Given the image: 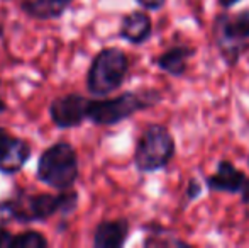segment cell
Here are the masks:
<instances>
[{
    "instance_id": "6da1fadb",
    "label": "cell",
    "mask_w": 249,
    "mask_h": 248,
    "mask_svg": "<svg viewBox=\"0 0 249 248\" xmlns=\"http://www.w3.org/2000/svg\"><path fill=\"white\" fill-rule=\"evenodd\" d=\"M161 100V94L154 89H144L138 92H124L115 99L89 100L87 119L99 126H114L127 117L134 116L138 111L149 109Z\"/></svg>"
},
{
    "instance_id": "7a4b0ae2",
    "label": "cell",
    "mask_w": 249,
    "mask_h": 248,
    "mask_svg": "<svg viewBox=\"0 0 249 248\" xmlns=\"http://www.w3.org/2000/svg\"><path fill=\"white\" fill-rule=\"evenodd\" d=\"M78 202L76 192H63L59 195L39 194L29 195L24 201H7L0 204V223L17 219L20 223H31L36 219H48L54 212H70Z\"/></svg>"
},
{
    "instance_id": "3957f363",
    "label": "cell",
    "mask_w": 249,
    "mask_h": 248,
    "mask_svg": "<svg viewBox=\"0 0 249 248\" xmlns=\"http://www.w3.org/2000/svg\"><path fill=\"white\" fill-rule=\"evenodd\" d=\"M177 145L166 126L149 124L136 146L134 163L139 172H156L173 160Z\"/></svg>"
},
{
    "instance_id": "277c9868",
    "label": "cell",
    "mask_w": 249,
    "mask_h": 248,
    "mask_svg": "<svg viewBox=\"0 0 249 248\" xmlns=\"http://www.w3.org/2000/svg\"><path fill=\"white\" fill-rule=\"evenodd\" d=\"M129 70V58L119 48H105L92 61L87 87L93 95H108L122 85Z\"/></svg>"
},
{
    "instance_id": "5b68a950",
    "label": "cell",
    "mask_w": 249,
    "mask_h": 248,
    "mask_svg": "<svg viewBox=\"0 0 249 248\" xmlns=\"http://www.w3.org/2000/svg\"><path fill=\"white\" fill-rule=\"evenodd\" d=\"M213 39L229 65H236L244 50L249 48V9L237 14H222L213 24Z\"/></svg>"
},
{
    "instance_id": "8992f818",
    "label": "cell",
    "mask_w": 249,
    "mask_h": 248,
    "mask_svg": "<svg viewBox=\"0 0 249 248\" xmlns=\"http://www.w3.org/2000/svg\"><path fill=\"white\" fill-rule=\"evenodd\" d=\"M37 177L54 189H70L78 177L75 150L68 143L53 145L37 163Z\"/></svg>"
},
{
    "instance_id": "52a82bcc",
    "label": "cell",
    "mask_w": 249,
    "mask_h": 248,
    "mask_svg": "<svg viewBox=\"0 0 249 248\" xmlns=\"http://www.w3.org/2000/svg\"><path fill=\"white\" fill-rule=\"evenodd\" d=\"M87 106L89 100L80 94H70V95L59 97L53 100L50 113L51 119L58 128H75L87 119Z\"/></svg>"
},
{
    "instance_id": "ba28073f",
    "label": "cell",
    "mask_w": 249,
    "mask_h": 248,
    "mask_svg": "<svg viewBox=\"0 0 249 248\" xmlns=\"http://www.w3.org/2000/svg\"><path fill=\"white\" fill-rule=\"evenodd\" d=\"M31 155V148L24 139L12 138L0 128V172H19Z\"/></svg>"
},
{
    "instance_id": "9c48e42d",
    "label": "cell",
    "mask_w": 249,
    "mask_h": 248,
    "mask_svg": "<svg viewBox=\"0 0 249 248\" xmlns=\"http://www.w3.org/2000/svg\"><path fill=\"white\" fill-rule=\"evenodd\" d=\"M244 180H246V173L243 170L236 169V165L232 162H229V160H220L217 163L215 173L207 177L205 184L212 192L239 194Z\"/></svg>"
},
{
    "instance_id": "30bf717a",
    "label": "cell",
    "mask_w": 249,
    "mask_h": 248,
    "mask_svg": "<svg viewBox=\"0 0 249 248\" xmlns=\"http://www.w3.org/2000/svg\"><path fill=\"white\" fill-rule=\"evenodd\" d=\"M153 33V22L151 17L142 10H134L122 19L121 24V38L131 44H142L151 38Z\"/></svg>"
},
{
    "instance_id": "8fae6325",
    "label": "cell",
    "mask_w": 249,
    "mask_h": 248,
    "mask_svg": "<svg viewBox=\"0 0 249 248\" xmlns=\"http://www.w3.org/2000/svg\"><path fill=\"white\" fill-rule=\"evenodd\" d=\"M195 55V50L187 44H177L168 48L154 60V65L171 76H183L188 70V61Z\"/></svg>"
},
{
    "instance_id": "7c38bea8",
    "label": "cell",
    "mask_w": 249,
    "mask_h": 248,
    "mask_svg": "<svg viewBox=\"0 0 249 248\" xmlns=\"http://www.w3.org/2000/svg\"><path fill=\"white\" fill-rule=\"evenodd\" d=\"M129 236L127 219L102 221L93 235V245L97 248H119L125 243Z\"/></svg>"
},
{
    "instance_id": "4fadbf2b",
    "label": "cell",
    "mask_w": 249,
    "mask_h": 248,
    "mask_svg": "<svg viewBox=\"0 0 249 248\" xmlns=\"http://www.w3.org/2000/svg\"><path fill=\"white\" fill-rule=\"evenodd\" d=\"M68 3L63 0H24L22 9L36 19H54L66 10Z\"/></svg>"
},
{
    "instance_id": "5bb4252c",
    "label": "cell",
    "mask_w": 249,
    "mask_h": 248,
    "mask_svg": "<svg viewBox=\"0 0 249 248\" xmlns=\"http://www.w3.org/2000/svg\"><path fill=\"white\" fill-rule=\"evenodd\" d=\"M160 235L156 233H151V235L146 238L144 245L146 247H190L187 242H183V240L177 238L175 235H170L168 231H164L163 228L160 226Z\"/></svg>"
},
{
    "instance_id": "9a60e30c",
    "label": "cell",
    "mask_w": 249,
    "mask_h": 248,
    "mask_svg": "<svg viewBox=\"0 0 249 248\" xmlns=\"http://www.w3.org/2000/svg\"><path fill=\"white\" fill-rule=\"evenodd\" d=\"M48 242L37 231H26L22 235L12 238L10 248H46Z\"/></svg>"
},
{
    "instance_id": "2e32d148",
    "label": "cell",
    "mask_w": 249,
    "mask_h": 248,
    "mask_svg": "<svg viewBox=\"0 0 249 248\" xmlns=\"http://www.w3.org/2000/svg\"><path fill=\"white\" fill-rule=\"evenodd\" d=\"M200 194H202V186H200V182L197 179H190L187 184V189H185V204L195 201L197 197H200Z\"/></svg>"
},
{
    "instance_id": "e0dca14e",
    "label": "cell",
    "mask_w": 249,
    "mask_h": 248,
    "mask_svg": "<svg viewBox=\"0 0 249 248\" xmlns=\"http://www.w3.org/2000/svg\"><path fill=\"white\" fill-rule=\"evenodd\" d=\"M136 2L148 10H160L166 3V0H136Z\"/></svg>"
},
{
    "instance_id": "ac0fdd59",
    "label": "cell",
    "mask_w": 249,
    "mask_h": 248,
    "mask_svg": "<svg viewBox=\"0 0 249 248\" xmlns=\"http://www.w3.org/2000/svg\"><path fill=\"white\" fill-rule=\"evenodd\" d=\"M12 238H14V236L10 235L7 229H3L2 226H0V248L10 247V243H12Z\"/></svg>"
},
{
    "instance_id": "d6986e66",
    "label": "cell",
    "mask_w": 249,
    "mask_h": 248,
    "mask_svg": "<svg viewBox=\"0 0 249 248\" xmlns=\"http://www.w3.org/2000/svg\"><path fill=\"white\" fill-rule=\"evenodd\" d=\"M239 194H241V202H243V204H249V179L248 177H246V180H244L243 187H241Z\"/></svg>"
},
{
    "instance_id": "ffe728a7",
    "label": "cell",
    "mask_w": 249,
    "mask_h": 248,
    "mask_svg": "<svg viewBox=\"0 0 249 248\" xmlns=\"http://www.w3.org/2000/svg\"><path fill=\"white\" fill-rule=\"evenodd\" d=\"M241 0H219L220 7H224V9H231V7H234L236 3H239Z\"/></svg>"
},
{
    "instance_id": "44dd1931",
    "label": "cell",
    "mask_w": 249,
    "mask_h": 248,
    "mask_svg": "<svg viewBox=\"0 0 249 248\" xmlns=\"http://www.w3.org/2000/svg\"><path fill=\"white\" fill-rule=\"evenodd\" d=\"M5 109H7V106H5V104H3V100L0 99V113H3V111H5Z\"/></svg>"
},
{
    "instance_id": "7402d4cb",
    "label": "cell",
    "mask_w": 249,
    "mask_h": 248,
    "mask_svg": "<svg viewBox=\"0 0 249 248\" xmlns=\"http://www.w3.org/2000/svg\"><path fill=\"white\" fill-rule=\"evenodd\" d=\"M3 34V27H2V24H0V36Z\"/></svg>"
},
{
    "instance_id": "603a6c76",
    "label": "cell",
    "mask_w": 249,
    "mask_h": 248,
    "mask_svg": "<svg viewBox=\"0 0 249 248\" xmlns=\"http://www.w3.org/2000/svg\"><path fill=\"white\" fill-rule=\"evenodd\" d=\"M63 2H66V3H70V2H71V0H63Z\"/></svg>"
},
{
    "instance_id": "cb8c5ba5",
    "label": "cell",
    "mask_w": 249,
    "mask_h": 248,
    "mask_svg": "<svg viewBox=\"0 0 249 248\" xmlns=\"http://www.w3.org/2000/svg\"><path fill=\"white\" fill-rule=\"evenodd\" d=\"M248 165H249V158H248Z\"/></svg>"
}]
</instances>
